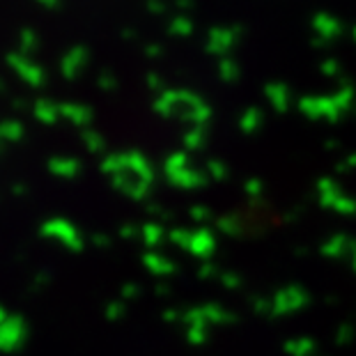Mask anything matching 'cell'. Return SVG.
Returning <instances> with one entry per match:
<instances>
[{"label":"cell","instance_id":"6da1fadb","mask_svg":"<svg viewBox=\"0 0 356 356\" xmlns=\"http://www.w3.org/2000/svg\"><path fill=\"white\" fill-rule=\"evenodd\" d=\"M3 322H5V313H3V308H0V331H3Z\"/></svg>","mask_w":356,"mask_h":356}]
</instances>
